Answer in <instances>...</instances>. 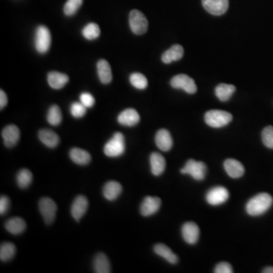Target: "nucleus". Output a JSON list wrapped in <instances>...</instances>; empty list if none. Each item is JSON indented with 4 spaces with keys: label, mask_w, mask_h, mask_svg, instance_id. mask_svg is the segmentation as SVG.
<instances>
[{
    "label": "nucleus",
    "mask_w": 273,
    "mask_h": 273,
    "mask_svg": "<svg viewBox=\"0 0 273 273\" xmlns=\"http://www.w3.org/2000/svg\"><path fill=\"white\" fill-rule=\"evenodd\" d=\"M69 156L74 163L80 166H86L91 160V154L88 152L77 147H74L70 150Z\"/></svg>",
    "instance_id": "nucleus-25"
},
{
    "label": "nucleus",
    "mask_w": 273,
    "mask_h": 273,
    "mask_svg": "<svg viewBox=\"0 0 273 273\" xmlns=\"http://www.w3.org/2000/svg\"><path fill=\"white\" fill-rule=\"evenodd\" d=\"M181 232L183 239L189 244H195L199 239V227L194 222H188L184 223Z\"/></svg>",
    "instance_id": "nucleus-13"
},
{
    "label": "nucleus",
    "mask_w": 273,
    "mask_h": 273,
    "mask_svg": "<svg viewBox=\"0 0 273 273\" xmlns=\"http://www.w3.org/2000/svg\"><path fill=\"white\" fill-rule=\"evenodd\" d=\"M104 153L109 157H120L125 151V136L120 132L114 134L104 146Z\"/></svg>",
    "instance_id": "nucleus-2"
},
{
    "label": "nucleus",
    "mask_w": 273,
    "mask_h": 273,
    "mask_svg": "<svg viewBox=\"0 0 273 273\" xmlns=\"http://www.w3.org/2000/svg\"><path fill=\"white\" fill-rule=\"evenodd\" d=\"M69 81L67 74L58 71H51L47 75L48 84L52 88L56 90L62 89Z\"/></svg>",
    "instance_id": "nucleus-19"
},
{
    "label": "nucleus",
    "mask_w": 273,
    "mask_h": 273,
    "mask_svg": "<svg viewBox=\"0 0 273 273\" xmlns=\"http://www.w3.org/2000/svg\"><path fill=\"white\" fill-rule=\"evenodd\" d=\"M70 111L74 118H82L87 112V108L81 102H74L71 104Z\"/></svg>",
    "instance_id": "nucleus-36"
},
{
    "label": "nucleus",
    "mask_w": 273,
    "mask_h": 273,
    "mask_svg": "<svg viewBox=\"0 0 273 273\" xmlns=\"http://www.w3.org/2000/svg\"><path fill=\"white\" fill-rule=\"evenodd\" d=\"M83 0H68L64 5V13L67 16H72L81 8Z\"/></svg>",
    "instance_id": "nucleus-34"
},
{
    "label": "nucleus",
    "mask_w": 273,
    "mask_h": 273,
    "mask_svg": "<svg viewBox=\"0 0 273 273\" xmlns=\"http://www.w3.org/2000/svg\"><path fill=\"white\" fill-rule=\"evenodd\" d=\"M170 84L173 88L183 90L189 94H195L198 91V87L194 79L187 74H180L174 76Z\"/></svg>",
    "instance_id": "nucleus-7"
},
{
    "label": "nucleus",
    "mask_w": 273,
    "mask_h": 273,
    "mask_svg": "<svg viewBox=\"0 0 273 273\" xmlns=\"http://www.w3.org/2000/svg\"><path fill=\"white\" fill-rule=\"evenodd\" d=\"M150 167L153 174L159 176L163 174L166 169V160L164 157L159 153H153L150 157Z\"/></svg>",
    "instance_id": "nucleus-23"
},
{
    "label": "nucleus",
    "mask_w": 273,
    "mask_h": 273,
    "mask_svg": "<svg viewBox=\"0 0 273 273\" xmlns=\"http://www.w3.org/2000/svg\"><path fill=\"white\" fill-rule=\"evenodd\" d=\"M10 207V200L7 196H2L0 198V214L4 215L8 212Z\"/></svg>",
    "instance_id": "nucleus-39"
},
{
    "label": "nucleus",
    "mask_w": 273,
    "mask_h": 273,
    "mask_svg": "<svg viewBox=\"0 0 273 273\" xmlns=\"http://www.w3.org/2000/svg\"><path fill=\"white\" fill-rule=\"evenodd\" d=\"M82 35L88 40H95L101 35V29L96 23L87 24L82 30Z\"/></svg>",
    "instance_id": "nucleus-32"
},
{
    "label": "nucleus",
    "mask_w": 273,
    "mask_h": 273,
    "mask_svg": "<svg viewBox=\"0 0 273 273\" xmlns=\"http://www.w3.org/2000/svg\"><path fill=\"white\" fill-rule=\"evenodd\" d=\"M203 6L211 15H222L229 8V0H202Z\"/></svg>",
    "instance_id": "nucleus-10"
},
{
    "label": "nucleus",
    "mask_w": 273,
    "mask_h": 273,
    "mask_svg": "<svg viewBox=\"0 0 273 273\" xmlns=\"http://www.w3.org/2000/svg\"><path fill=\"white\" fill-rule=\"evenodd\" d=\"M16 178L18 187L22 189H25L32 184V181H33V174L30 170L23 169L18 173Z\"/></svg>",
    "instance_id": "nucleus-31"
},
{
    "label": "nucleus",
    "mask_w": 273,
    "mask_h": 273,
    "mask_svg": "<svg viewBox=\"0 0 273 273\" xmlns=\"http://www.w3.org/2000/svg\"><path fill=\"white\" fill-rule=\"evenodd\" d=\"M262 140L267 148L273 149V127L267 126L262 132Z\"/></svg>",
    "instance_id": "nucleus-35"
},
{
    "label": "nucleus",
    "mask_w": 273,
    "mask_h": 273,
    "mask_svg": "<svg viewBox=\"0 0 273 273\" xmlns=\"http://www.w3.org/2000/svg\"><path fill=\"white\" fill-rule=\"evenodd\" d=\"M80 101L86 108H91L95 104V99L90 93H82L80 96Z\"/></svg>",
    "instance_id": "nucleus-37"
},
{
    "label": "nucleus",
    "mask_w": 273,
    "mask_h": 273,
    "mask_svg": "<svg viewBox=\"0 0 273 273\" xmlns=\"http://www.w3.org/2000/svg\"><path fill=\"white\" fill-rule=\"evenodd\" d=\"M184 55V48L181 45L175 44L165 52L162 56V61L165 64H170L173 62L181 60Z\"/></svg>",
    "instance_id": "nucleus-20"
},
{
    "label": "nucleus",
    "mask_w": 273,
    "mask_h": 273,
    "mask_svg": "<svg viewBox=\"0 0 273 273\" xmlns=\"http://www.w3.org/2000/svg\"><path fill=\"white\" fill-rule=\"evenodd\" d=\"M5 229L12 235H19L26 229L25 221L20 217H13L8 219L5 224Z\"/></svg>",
    "instance_id": "nucleus-24"
},
{
    "label": "nucleus",
    "mask_w": 273,
    "mask_h": 273,
    "mask_svg": "<svg viewBox=\"0 0 273 273\" xmlns=\"http://www.w3.org/2000/svg\"><path fill=\"white\" fill-rule=\"evenodd\" d=\"M7 103H8V97H7L5 91L1 90L0 91V109H4Z\"/></svg>",
    "instance_id": "nucleus-40"
},
{
    "label": "nucleus",
    "mask_w": 273,
    "mask_h": 273,
    "mask_svg": "<svg viewBox=\"0 0 273 273\" xmlns=\"http://www.w3.org/2000/svg\"><path fill=\"white\" fill-rule=\"evenodd\" d=\"M52 37L50 30L44 25L36 28L34 36V46L36 51L41 54L47 53L51 46Z\"/></svg>",
    "instance_id": "nucleus-3"
},
{
    "label": "nucleus",
    "mask_w": 273,
    "mask_h": 273,
    "mask_svg": "<svg viewBox=\"0 0 273 273\" xmlns=\"http://www.w3.org/2000/svg\"><path fill=\"white\" fill-rule=\"evenodd\" d=\"M236 90V87L232 84H220L216 87L215 93L219 101L226 102L230 99Z\"/></svg>",
    "instance_id": "nucleus-28"
},
{
    "label": "nucleus",
    "mask_w": 273,
    "mask_h": 273,
    "mask_svg": "<svg viewBox=\"0 0 273 273\" xmlns=\"http://www.w3.org/2000/svg\"><path fill=\"white\" fill-rule=\"evenodd\" d=\"M263 273H273V267H267L263 271Z\"/></svg>",
    "instance_id": "nucleus-41"
},
{
    "label": "nucleus",
    "mask_w": 273,
    "mask_h": 273,
    "mask_svg": "<svg viewBox=\"0 0 273 273\" xmlns=\"http://www.w3.org/2000/svg\"><path fill=\"white\" fill-rule=\"evenodd\" d=\"M155 141L157 147L162 151L167 152L171 150L173 146V140L171 134L167 129H160L155 136Z\"/></svg>",
    "instance_id": "nucleus-15"
},
{
    "label": "nucleus",
    "mask_w": 273,
    "mask_h": 273,
    "mask_svg": "<svg viewBox=\"0 0 273 273\" xmlns=\"http://www.w3.org/2000/svg\"><path fill=\"white\" fill-rule=\"evenodd\" d=\"M97 68L101 82L104 84H109L112 80V73L109 63L105 60H100L97 63Z\"/></svg>",
    "instance_id": "nucleus-22"
},
{
    "label": "nucleus",
    "mask_w": 273,
    "mask_h": 273,
    "mask_svg": "<svg viewBox=\"0 0 273 273\" xmlns=\"http://www.w3.org/2000/svg\"><path fill=\"white\" fill-rule=\"evenodd\" d=\"M118 122L124 126H135L140 122V115L135 109H125L118 116Z\"/></svg>",
    "instance_id": "nucleus-16"
},
{
    "label": "nucleus",
    "mask_w": 273,
    "mask_h": 273,
    "mask_svg": "<svg viewBox=\"0 0 273 273\" xmlns=\"http://www.w3.org/2000/svg\"><path fill=\"white\" fill-rule=\"evenodd\" d=\"M214 273H233V270H232V266H231L229 263L222 262V263H219V264L216 266L215 270H214Z\"/></svg>",
    "instance_id": "nucleus-38"
},
{
    "label": "nucleus",
    "mask_w": 273,
    "mask_h": 273,
    "mask_svg": "<svg viewBox=\"0 0 273 273\" xmlns=\"http://www.w3.org/2000/svg\"><path fill=\"white\" fill-rule=\"evenodd\" d=\"M48 122L53 126H57L60 125L63 120L61 109L57 105H53L50 106L48 110L47 116H46Z\"/></svg>",
    "instance_id": "nucleus-30"
},
{
    "label": "nucleus",
    "mask_w": 273,
    "mask_h": 273,
    "mask_svg": "<svg viewBox=\"0 0 273 273\" xmlns=\"http://www.w3.org/2000/svg\"><path fill=\"white\" fill-rule=\"evenodd\" d=\"M153 250H154L155 253H157V255L163 257V258L167 260L171 264H176L178 263V257L171 251L170 247L165 245L163 243H157V244L154 246Z\"/></svg>",
    "instance_id": "nucleus-27"
},
{
    "label": "nucleus",
    "mask_w": 273,
    "mask_h": 273,
    "mask_svg": "<svg viewBox=\"0 0 273 273\" xmlns=\"http://www.w3.org/2000/svg\"><path fill=\"white\" fill-rule=\"evenodd\" d=\"M129 25L135 34L142 35L147 32L148 21L141 12L134 9L129 14Z\"/></svg>",
    "instance_id": "nucleus-5"
},
{
    "label": "nucleus",
    "mask_w": 273,
    "mask_h": 273,
    "mask_svg": "<svg viewBox=\"0 0 273 273\" xmlns=\"http://www.w3.org/2000/svg\"><path fill=\"white\" fill-rule=\"evenodd\" d=\"M40 141L49 148H55L60 143V136L50 129H42L38 133Z\"/></svg>",
    "instance_id": "nucleus-18"
},
{
    "label": "nucleus",
    "mask_w": 273,
    "mask_h": 273,
    "mask_svg": "<svg viewBox=\"0 0 273 273\" xmlns=\"http://www.w3.org/2000/svg\"><path fill=\"white\" fill-rule=\"evenodd\" d=\"M130 83L136 89L143 90L148 85L147 77L140 73H133L130 75Z\"/></svg>",
    "instance_id": "nucleus-33"
},
{
    "label": "nucleus",
    "mask_w": 273,
    "mask_h": 273,
    "mask_svg": "<svg viewBox=\"0 0 273 273\" xmlns=\"http://www.w3.org/2000/svg\"><path fill=\"white\" fill-rule=\"evenodd\" d=\"M229 198V191L222 186L215 187L209 190L206 196L208 204L212 206H217L226 203Z\"/></svg>",
    "instance_id": "nucleus-9"
},
{
    "label": "nucleus",
    "mask_w": 273,
    "mask_h": 273,
    "mask_svg": "<svg viewBox=\"0 0 273 273\" xmlns=\"http://www.w3.org/2000/svg\"><path fill=\"white\" fill-rule=\"evenodd\" d=\"M94 271L97 273H111V265L109 259L104 253H99L94 260Z\"/></svg>",
    "instance_id": "nucleus-26"
},
{
    "label": "nucleus",
    "mask_w": 273,
    "mask_h": 273,
    "mask_svg": "<svg viewBox=\"0 0 273 273\" xmlns=\"http://www.w3.org/2000/svg\"><path fill=\"white\" fill-rule=\"evenodd\" d=\"M232 120V115L226 111L209 110L205 114V122L209 126L219 129L229 125Z\"/></svg>",
    "instance_id": "nucleus-4"
},
{
    "label": "nucleus",
    "mask_w": 273,
    "mask_h": 273,
    "mask_svg": "<svg viewBox=\"0 0 273 273\" xmlns=\"http://www.w3.org/2000/svg\"><path fill=\"white\" fill-rule=\"evenodd\" d=\"M122 191L120 183L115 181H110L104 185L102 193L105 199L109 201H115L119 198Z\"/></svg>",
    "instance_id": "nucleus-21"
},
{
    "label": "nucleus",
    "mask_w": 273,
    "mask_h": 273,
    "mask_svg": "<svg viewBox=\"0 0 273 273\" xmlns=\"http://www.w3.org/2000/svg\"><path fill=\"white\" fill-rule=\"evenodd\" d=\"M20 130L15 125H7L2 132L4 143L8 148L13 147L20 139Z\"/></svg>",
    "instance_id": "nucleus-11"
},
{
    "label": "nucleus",
    "mask_w": 273,
    "mask_h": 273,
    "mask_svg": "<svg viewBox=\"0 0 273 273\" xmlns=\"http://www.w3.org/2000/svg\"><path fill=\"white\" fill-rule=\"evenodd\" d=\"M224 168L227 174L232 178H239L244 174V167L243 165L234 159H228L224 163Z\"/></svg>",
    "instance_id": "nucleus-17"
},
{
    "label": "nucleus",
    "mask_w": 273,
    "mask_h": 273,
    "mask_svg": "<svg viewBox=\"0 0 273 273\" xmlns=\"http://www.w3.org/2000/svg\"><path fill=\"white\" fill-rule=\"evenodd\" d=\"M88 201L87 198L82 195L77 196L74 199L72 205H71V212L73 218L76 221H79L84 214L87 212V208H88Z\"/></svg>",
    "instance_id": "nucleus-14"
},
{
    "label": "nucleus",
    "mask_w": 273,
    "mask_h": 273,
    "mask_svg": "<svg viewBox=\"0 0 273 273\" xmlns=\"http://www.w3.org/2000/svg\"><path fill=\"white\" fill-rule=\"evenodd\" d=\"M40 213L46 224H52L56 219L57 205L50 198H43L39 202Z\"/></svg>",
    "instance_id": "nucleus-8"
},
{
    "label": "nucleus",
    "mask_w": 273,
    "mask_h": 273,
    "mask_svg": "<svg viewBox=\"0 0 273 273\" xmlns=\"http://www.w3.org/2000/svg\"><path fill=\"white\" fill-rule=\"evenodd\" d=\"M16 253L15 244L10 242H5L0 247V260L7 262L12 260Z\"/></svg>",
    "instance_id": "nucleus-29"
},
{
    "label": "nucleus",
    "mask_w": 273,
    "mask_h": 273,
    "mask_svg": "<svg viewBox=\"0 0 273 273\" xmlns=\"http://www.w3.org/2000/svg\"><path fill=\"white\" fill-rule=\"evenodd\" d=\"M273 203L271 195L267 193H260L247 202L246 210L250 216H260L271 207Z\"/></svg>",
    "instance_id": "nucleus-1"
},
{
    "label": "nucleus",
    "mask_w": 273,
    "mask_h": 273,
    "mask_svg": "<svg viewBox=\"0 0 273 273\" xmlns=\"http://www.w3.org/2000/svg\"><path fill=\"white\" fill-rule=\"evenodd\" d=\"M182 174H188L194 179L201 181L204 179L206 172V166L205 163L194 160H189L187 162L184 168L181 169Z\"/></svg>",
    "instance_id": "nucleus-6"
},
{
    "label": "nucleus",
    "mask_w": 273,
    "mask_h": 273,
    "mask_svg": "<svg viewBox=\"0 0 273 273\" xmlns=\"http://www.w3.org/2000/svg\"><path fill=\"white\" fill-rule=\"evenodd\" d=\"M161 204V200L157 197H146L140 206V213L143 216H152L160 209Z\"/></svg>",
    "instance_id": "nucleus-12"
}]
</instances>
